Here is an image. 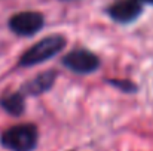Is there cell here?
<instances>
[{
  "label": "cell",
  "instance_id": "6da1fadb",
  "mask_svg": "<svg viewBox=\"0 0 153 151\" xmlns=\"http://www.w3.org/2000/svg\"><path fill=\"white\" fill-rule=\"evenodd\" d=\"M39 144V130L31 123L10 126L0 135V145L7 151H34Z\"/></svg>",
  "mask_w": 153,
  "mask_h": 151
},
{
  "label": "cell",
  "instance_id": "7a4b0ae2",
  "mask_svg": "<svg viewBox=\"0 0 153 151\" xmlns=\"http://www.w3.org/2000/svg\"><path fill=\"white\" fill-rule=\"evenodd\" d=\"M65 37L62 34H51L34 43L31 48L25 50L19 56V65L21 67H33L37 64H42L48 59L58 55L65 48Z\"/></svg>",
  "mask_w": 153,
  "mask_h": 151
},
{
  "label": "cell",
  "instance_id": "3957f363",
  "mask_svg": "<svg viewBox=\"0 0 153 151\" xmlns=\"http://www.w3.org/2000/svg\"><path fill=\"white\" fill-rule=\"evenodd\" d=\"M45 25V16L36 10H22L9 18V28L16 36L31 37Z\"/></svg>",
  "mask_w": 153,
  "mask_h": 151
},
{
  "label": "cell",
  "instance_id": "277c9868",
  "mask_svg": "<svg viewBox=\"0 0 153 151\" xmlns=\"http://www.w3.org/2000/svg\"><path fill=\"white\" fill-rule=\"evenodd\" d=\"M61 62L65 68L77 74H91L100 67V58L94 52L83 48L68 52Z\"/></svg>",
  "mask_w": 153,
  "mask_h": 151
},
{
  "label": "cell",
  "instance_id": "5b68a950",
  "mask_svg": "<svg viewBox=\"0 0 153 151\" xmlns=\"http://www.w3.org/2000/svg\"><path fill=\"white\" fill-rule=\"evenodd\" d=\"M143 13V6L137 0H119L107 7V15L117 24L134 22Z\"/></svg>",
  "mask_w": 153,
  "mask_h": 151
},
{
  "label": "cell",
  "instance_id": "8992f818",
  "mask_svg": "<svg viewBox=\"0 0 153 151\" xmlns=\"http://www.w3.org/2000/svg\"><path fill=\"white\" fill-rule=\"evenodd\" d=\"M56 77H58V73L55 70H46V71L34 76L27 83H24L21 88V92H22V95L39 96V95L48 92L49 89H52Z\"/></svg>",
  "mask_w": 153,
  "mask_h": 151
},
{
  "label": "cell",
  "instance_id": "52a82bcc",
  "mask_svg": "<svg viewBox=\"0 0 153 151\" xmlns=\"http://www.w3.org/2000/svg\"><path fill=\"white\" fill-rule=\"evenodd\" d=\"M0 107L10 116L19 117L24 110H25V102H24V95L22 92H15L9 94L3 98H0Z\"/></svg>",
  "mask_w": 153,
  "mask_h": 151
},
{
  "label": "cell",
  "instance_id": "ba28073f",
  "mask_svg": "<svg viewBox=\"0 0 153 151\" xmlns=\"http://www.w3.org/2000/svg\"><path fill=\"white\" fill-rule=\"evenodd\" d=\"M105 82H107L110 86H113V88L122 91L123 94H135V92L138 91L137 85H135L134 82H131V80H123V79H107Z\"/></svg>",
  "mask_w": 153,
  "mask_h": 151
},
{
  "label": "cell",
  "instance_id": "9c48e42d",
  "mask_svg": "<svg viewBox=\"0 0 153 151\" xmlns=\"http://www.w3.org/2000/svg\"><path fill=\"white\" fill-rule=\"evenodd\" d=\"M140 3H147V4H153V0H137Z\"/></svg>",
  "mask_w": 153,
  "mask_h": 151
}]
</instances>
